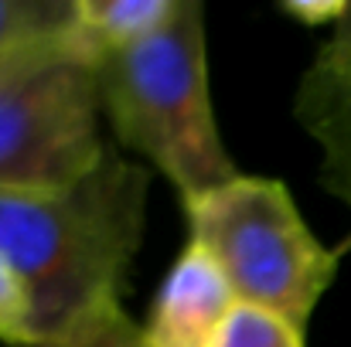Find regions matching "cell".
I'll return each instance as SVG.
<instances>
[{
	"instance_id": "obj_1",
	"label": "cell",
	"mask_w": 351,
	"mask_h": 347,
	"mask_svg": "<svg viewBox=\"0 0 351 347\" xmlns=\"http://www.w3.org/2000/svg\"><path fill=\"white\" fill-rule=\"evenodd\" d=\"M147 167L110 146L69 191L0 188V259L27 286L38 341L123 300L147 225Z\"/></svg>"
},
{
	"instance_id": "obj_2",
	"label": "cell",
	"mask_w": 351,
	"mask_h": 347,
	"mask_svg": "<svg viewBox=\"0 0 351 347\" xmlns=\"http://www.w3.org/2000/svg\"><path fill=\"white\" fill-rule=\"evenodd\" d=\"M117 143L157 167L181 194L202 198L239 177L212 113L205 7L184 0L160 31L93 62Z\"/></svg>"
},
{
	"instance_id": "obj_3",
	"label": "cell",
	"mask_w": 351,
	"mask_h": 347,
	"mask_svg": "<svg viewBox=\"0 0 351 347\" xmlns=\"http://www.w3.org/2000/svg\"><path fill=\"white\" fill-rule=\"evenodd\" d=\"M191 242L222 266L235 300L304 327L338 276V255L307 229L283 181L239 174L184 201Z\"/></svg>"
},
{
	"instance_id": "obj_4",
	"label": "cell",
	"mask_w": 351,
	"mask_h": 347,
	"mask_svg": "<svg viewBox=\"0 0 351 347\" xmlns=\"http://www.w3.org/2000/svg\"><path fill=\"white\" fill-rule=\"evenodd\" d=\"M99 79L75 44L0 82V188L69 191L110 153L99 133Z\"/></svg>"
},
{
	"instance_id": "obj_5",
	"label": "cell",
	"mask_w": 351,
	"mask_h": 347,
	"mask_svg": "<svg viewBox=\"0 0 351 347\" xmlns=\"http://www.w3.org/2000/svg\"><path fill=\"white\" fill-rule=\"evenodd\" d=\"M293 116L321 150V184L351 208V7L300 75Z\"/></svg>"
},
{
	"instance_id": "obj_6",
	"label": "cell",
	"mask_w": 351,
	"mask_h": 347,
	"mask_svg": "<svg viewBox=\"0 0 351 347\" xmlns=\"http://www.w3.org/2000/svg\"><path fill=\"white\" fill-rule=\"evenodd\" d=\"M235 303L222 266L188 238L150 303L143 334L150 347H212Z\"/></svg>"
},
{
	"instance_id": "obj_7",
	"label": "cell",
	"mask_w": 351,
	"mask_h": 347,
	"mask_svg": "<svg viewBox=\"0 0 351 347\" xmlns=\"http://www.w3.org/2000/svg\"><path fill=\"white\" fill-rule=\"evenodd\" d=\"M181 3L184 0H75L72 44L82 58L96 62L171 24Z\"/></svg>"
},
{
	"instance_id": "obj_8",
	"label": "cell",
	"mask_w": 351,
	"mask_h": 347,
	"mask_svg": "<svg viewBox=\"0 0 351 347\" xmlns=\"http://www.w3.org/2000/svg\"><path fill=\"white\" fill-rule=\"evenodd\" d=\"M75 0H0V82L27 62L72 44Z\"/></svg>"
},
{
	"instance_id": "obj_9",
	"label": "cell",
	"mask_w": 351,
	"mask_h": 347,
	"mask_svg": "<svg viewBox=\"0 0 351 347\" xmlns=\"http://www.w3.org/2000/svg\"><path fill=\"white\" fill-rule=\"evenodd\" d=\"M31 347H150L143 327L123 310V303H103L79 320H72L65 331L41 337Z\"/></svg>"
},
{
	"instance_id": "obj_10",
	"label": "cell",
	"mask_w": 351,
	"mask_h": 347,
	"mask_svg": "<svg viewBox=\"0 0 351 347\" xmlns=\"http://www.w3.org/2000/svg\"><path fill=\"white\" fill-rule=\"evenodd\" d=\"M212 347H304V327L263 307L235 303Z\"/></svg>"
},
{
	"instance_id": "obj_11",
	"label": "cell",
	"mask_w": 351,
	"mask_h": 347,
	"mask_svg": "<svg viewBox=\"0 0 351 347\" xmlns=\"http://www.w3.org/2000/svg\"><path fill=\"white\" fill-rule=\"evenodd\" d=\"M0 341L14 347H31L38 341L27 286L3 259H0Z\"/></svg>"
},
{
	"instance_id": "obj_12",
	"label": "cell",
	"mask_w": 351,
	"mask_h": 347,
	"mask_svg": "<svg viewBox=\"0 0 351 347\" xmlns=\"http://www.w3.org/2000/svg\"><path fill=\"white\" fill-rule=\"evenodd\" d=\"M348 7L351 0H287L283 14L304 27H338Z\"/></svg>"
}]
</instances>
